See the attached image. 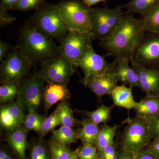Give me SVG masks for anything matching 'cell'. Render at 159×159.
Here are the masks:
<instances>
[{
    "mask_svg": "<svg viewBox=\"0 0 159 159\" xmlns=\"http://www.w3.org/2000/svg\"><path fill=\"white\" fill-rule=\"evenodd\" d=\"M146 32L142 20L135 18L129 13H124L112 32L100 40V46L108 56L115 59L130 60Z\"/></svg>",
    "mask_w": 159,
    "mask_h": 159,
    "instance_id": "6da1fadb",
    "label": "cell"
},
{
    "mask_svg": "<svg viewBox=\"0 0 159 159\" xmlns=\"http://www.w3.org/2000/svg\"><path fill=\"white\" fill-rule=\"evenodd\" d=\"M16 46L32 66H41L61 54L58 46L53 39L46 37L25 24L20 29Z\"/></svg>",
    "mask_w": 159,
    "mask_h": 159,
    "instance_id": "7a4b0ae2",
    "label": "cell"
},
{
    "mask_svg": "<svg viewBox=\"0 0 159 159\" xmlns=\"http://www.w3.org/2000/svg\"><path fill=\"white\" fill-rule=\"evenodd\" d=\"M25 24L46 37L60 42L70 31L60 15L57 4H50L46 1Z\"/></svg>",
    "mask_w": 159,
    "mask_h": 159,
    "instance_id": "3957f363",
    "label": "cell"
},
{
    "mask_svg": "<svg viewBox=\"0 0 159 159\" xmlns=\"http://www.w3.org/2000/svg\"><path fill=\"white\" fill-rule=\"evenodd\" d=\"M126 120L128 124L121 138V149L131 152L136 156L148 145L152 139L148 123L136 116L133 119L128 118Z\"/></svg>",
    "mask_w": 159,
    "mask_h": 159,
    "instance_id": "277c9868",
    "label": "cell"
},
{
    "mask_svg": "<svg viewBox=\"0 0 159 159\" xmlns=\"http://www.w3.org/2000/svg\"><path fill=\"white\" fill-rule=\"evenodd\" d=\"M57 4L60 15L70 31L90 32L89 7L79 0H65Z\"/></svg>",
    "mask_w": 159,
    "mask_h": 159,
    "instance_id": "5b68a950",
    "label": "cell"
},
{
    "mask_svg": "<svg viewBox=\"0 0 159 159\" xmlns=\"http://www.w3.org/2000/svg\"><path fill=\"white\" fill-rule=\"evenodd\" d=\"M123 14L121 6L114 9L90 7V32L94 39L100 40L110 34L116 27Z\"/></svg>",
    "mask_w": 159,
    "mask_h": 159,
    "instance_id": "8992f818",
    "label": "cell"
},
{
    "mask_svg": "<svg viewBox=\"0 0 159 159\" xmlns=\"http://www.w3.org/2000/svg\"><path fill=\"white\" fill-rule=\"evenodd\" d=\"M75 66L61 54L43 63L37 74L45 82L68 84L75 71Z\"/></svg>",
    "mask_w": 159,
    "mask_h": 159,
    "instance_id": "52a82bcc",
    "label": "cell"
},
{
    "mask_svg": "<svg viewBox=\"0 0 159 159\" xmlns=\"http://www.w3.org/2000/svg\"><path fill=\"white\" fill-rule=\"evenodd\" d=\"M32 66L26 57L15 48L9 51L6 59L3 60L0 67V80L2 84L21 82L29 74Z\"/></svg>",
    "mask_w": 159,
    "mask_h": 159,
    "instance_id": "ba28073f",
    "label": "cell"
},
{
    "mask_svg": "<svg viewBox=\"0 0 159 159\" xmlns=\"http://www.w3.org/2000/svg\"><path fill=\"white\" fill-rule=\"evenodd\" d=\"M94 39L90 32L70 31L58 46L60 53L74 65L93 46Z\"/></svg>",
    "mask_w": 159,
    "mask_h": 159,
    "instance_id": "9c48e42d",
    "label": "cell"
},
{
    "mask_svg": "<svg viewBox=\"0 0 159 159\" xmlns=\"http://www.w3.org/2000/svg\"><path fill=\"white\" fill-rule=\"evenodd\" d=\"M44 82L34 70L30 77L21 83L16 99L20 100L24 109L36 111L39 108L43 100Z\"/></svg>",
    "mask_w": 159,
    "mask_h": 159,
    "instance_id": "30bf717a",
    "label": "cell"
},
{
    "mask_svg": "<svg viewBox=\"0 0 159 159\" xmlns=\"http://www.w3.org/2000/svg\"><path fill=\"white\" fill-rule=\"evenodd\" d=\"M132 57L139 64L159 68V33L146 31Z\"/></svg>",
    "mask_w": 159,
    "mask_h": 159,
    "instance_id": "8fae6325",
    "label": "cell"
},
{
    "mask_svg": "<svg viewBox=\"0 0 159 159\" xmlns=\"http://www.w3.org/2000/svg\"><path fill=\"white\" fill-rule=\"evenodd\" d=\"M117 60L115 59L105 73L96 76L84 77L80 82L88 88L100 99L106 95H111L114 89L118 85L115 76Z\"/></svg>",
    "mask_w": 159,
    "mask_h": 159,
    "instance_id": "7c38bea8",
    "label": "cell"
},
{
    "mask_svg": "<svg viewBox=\"0 0 159 159\" xmlns=\"http://www.w3.org/2000/svg\"><path fill=\"white\" fill-rule=\"evenodd\" d=\"M107 56V54L102 56L97 54L92 46L74 65L81 69L84 77L100 75L105 73L111 66V63L105 59Z\"/></svg>",
    "mask_w": 159,
    "mask_h": 159,
    "instance_id": "4fadbf2b",
    "label": "cell"
},
{
    "mask_svg": "<svg viewBox=\"0 0 159 159\" xmlns=\"http://www.w3.org/2000/svg\"><path fill=\"white\" fill-rule=\"evenodd\" d=\"M24 108L19 100L1 106L0 125L1 128L10 133L23 124L25 115Z\"/></svg>",
    "mask_w": 159,
    "mask_h": 159,
    "instance_id": "5bb4252c",
    "label": "cell"
},
{
    "mask_svg": "<svg viewBox=\"0 0 159 159\" xmlns=\"http://www.w3.org/2000/svg\"><path fill=\"white\" fill-rule=\"evenodd\" d=\"M131 67L139 76L141 89L146 94L159 95V68L139 64L131 57Z\"/></svg>",
    "mask_w": 159,
    "mask_h": 159,
    "instance_id": "9a60e30c",
    "label": "cell"
},
{
    "mask_svg": "<svg viewBox=\"0 0 159 159\" xmlns=\"http://www.w3.org/2000/svg\"><path fill=\"white\" fill-rule=\"evenodd\" d=\"M67 84H61L48 83L45 86L43 94L44 110L47 113L51 107L60 101H66L70 97Z\"/></svg>",
    "mask_w": 159,
    "mask_h": 159,
    "instance_id": "2e32d148",
    "label": "cell"
},
{
    "mask_svg": "<svg viewBox=\"0 0 159 159\" xmlns=\"http://www.w3.org/2000/svg\"><path fill=\"white\" fill-rule=\"evenodd\" d=\"M134 109L136 116L148 123L159 115V95L146 94L143 99L137 102Z\"/></svg>",
    "mask_w": 159,
    "mask_h": 159,
    "instance_id": "e0dca14e",
    "label": "cell"
},
{
    "mask_svg": "<svg viewBox=\"0 0 159 159\" xmlns=\"http://www.w3.org/2000/svg\"><path fill=\"white\" fill-rule=\"evenodd\" d=\"M117 60L115 70V76L118 82L123 83L130 87L141 89L139 76L134 69L129 67L130 60L127 58H120Z\"/></svg>",
    "mask_w": 159,
    "mask_h": 159,
    "instance_id": "ac0fdd59",
    "label": "cell"
},
{
    "mask_svg": "<svg viewBox=\"0 0 159 159\" xmlns=\"http://www.w3.org/2000/svg\"><path fill=\"white\" fill-rule=\"evenodd\" d=\"M28 132L24 126H21L9 133L6 138V142L19 159H27L26 151L29 147Z\"/></svg>",
    "mask_w": 159,
    "mask_h": 159,
    "instance_id": "d6986e66",
    "label": "cell"
},
{
    "mask_svg": "<svg viewBox=\"0 0 159 159\" xmlns=\"http://www.w3.org/2000/svg\"><path fill=\"white\" fill-rule=\"evenodd\" d=\"M113 100L114 105L130 110L134 109L137 102L135 101L131 87L125 84L117 85L111 94Z\"/></svg>",
    "mask_w": 159,
    "mask_h": 159,
    "instance_id": "ffe728a7",
    "label": "cell"
},
{
    "mask_svg": "<svg viewBox=\"0 0 159 159\" xmlns=\"http://www.w3.org/2000/svg\"><path fill=\"white\" fill-rule=\"evenodd\" d=\"M81 127L77 130L78 139L83 145H95L101 128L89 119H83L80 122Z\"/></svg>",
    "mask_w": 159,
    "mask_h": 159,
    "instance_id": "44dd1931",
    "label": "cell"
},
{
    "mask_svg": "<svg viewBox=\"0 0 159 159\" xmlns=\"http://www.w3.org/2000/svg\"><path fill=\"white\" fill-rule=\"evenodd\" d=\"M159 3V0H132L122 7L127 9V13H137L142 16L153 9Z\"/></svg>",
    "mask_w": 159,
    "mask_h": 159,
    "instance_id": "7402d4cb",
    "label": "cell"
},
{
    "mask_svg": "<svg viewBox=\"0 0 159 159\" xmlns=\"http://www.w3.org/2000/svg\"><path fill=\"white\" fill-rule=\"evenodd\" d=\"M51 140L66 145L76 143L78 139L77 130L74 128L61 125L60 128L52 132Z\"/></svg>",
    "mask_w": 159,
    "mask_h": 159,
    "instance_id": "603a6c76",
    "label": "cell"
},
{
    "mask_svg": "<svg viewBox=\"0 0 159 159\" xmlns=\"http://www.w3.org/2000/svg\"><path fill=\"white\" fill-rule=\"evenodd\" d=\"M117 128V125L111 126L104 124L101 125L95 144L98 150H102L115 142L114 139L116 134Z\"/></svg>",
    "mask_w": 159,
    "mask_h": 159,
    "instance_id": "cb8c5ba5",
    "label": "cell"
},
{
    "mask_svg": "<svg viewBox=\"0 0 159 159\" xmlns=\"http://www.w3.org/2000/svg\"><path fill=\"white\" fill-rule=\"evenodd\" d=\"M28 115L25 116L23 126L29 131L34 130L40 133L42 130L43 123L46 118V116L38 113L33 110H28Z\"/></svg>",
    "mask_w": 159,
    "mask_h": 159,
    "instance_id": "d4e9b609",
    "label": "cell"
},
{
    "mask_svg": "<svg viewBox=\"0 0 159 159\" xmlns=\"http://www.w3.org/2000/svg\"><path fill=\"white\" fill-rule=\"evenodd\" d=\"M113 107L107 106L102 104L100 107L94 111H83V113L88 119L97 125L106 124L111 118V113Z\"/></svg>",
    "mask_w": 159,
    "mask_h": 159,
    "instance_id": "484cf974",
    "label": "cell"
},
{
    "mask_svg": "<svg viewBox=\"0 0 159 159\" xmlns=\"http://www.w3.org/2000/svg\"><path fill=\"white\" fill-rule=\"evenodd\" d=\"M21 82L5 83L0 87L1 103L11 102L17 98L19 92Z\"/></svg>",
    "mask_w": 159,
    "mask_h": 159,
    "instance_id": "4316f807",
    "label": "cell"
},
{
    "mask_svg": "<svg viewBox=\"0 0 159 159\" xmlns=\"http://www.w3.org/2000/svg\"><path fill=\"white\" fill-rule=\"evenodd\" d=\"M57 107L59 110L61 125L74 128L75 125L80 123L74 118L73 111L66 101H61Z\"/></svg>",
    "mask_w": 159,
    "mask_h": 159,
    "instance_id": "83f0119b",
    "label": "cell"
},
{
    "mask_svg": "<svg viewBox=\"0 0 159 159\" xmlns=\"http://www.w3.org/2000/svg\"><path fill=\"white\" fill-rule=\"evenodd\" d=\"M141 20L146 31L159 33V3Z\"/></svg>",
    "mask_w": 159,
    "mask_h": 159,
    "instance_id": "f1b7e54d",
    "label": "cell"
},
{
    "mask_svg": "<svg viewBox=\"0 0 159 159\" xmlns=\"http://www.w3.org/2000/svg\"><path fill=\"white\" fill-rule=\"evenodd\" d=\"M29 159H51L49 144L41 141L34 143L29 152Z\"/></svg>",
    "mask_w": 159,
    "mask_h": 159,
    "instance_id": "f546056e",
    "label": "cell"
},
{
    "mask_svg": "<svg viewBox=\"0 0 159 159\" xmlns=\"http://www.w3.org/2000/svg\"><path fill=\"white\" fill-rule=\"evenodd\" d=\"M60 125H61V121L59 110L57 107L54 111L45 119L42 130L39 133L41 136L44 137L47 134L52 132L55 127Z\"/></svg>",
    "mask_w": 159,
    "mask_h": 159,
    "instance_id": "4dcf8cb0",
    "label": "cell"
},
{
    "mask_svg": "<svg viewBox=\"0 0 159 159\" xmlns=\"http://www.w3.org/2000/svg\"><path fill=\"white\" fill-rule=\"evenodd\" d=\"M51 159H66L72 151L67 145L50 140L48 142Z\"/></svg>",
    "mask_w": 159,
    "mask_h": 159,
    "instance_id": "1f68e13d",
    "label": "cell"
},
{
    "mask_svg": "<svg viewBox=\"0 0 159 159\" xmlns=\"http://www.w3.org/2000/svg\"><path fill=\"white\" fill-rule=\"evenodd\" d=\"M44 2H45V0H20L11 10H17L23 11L36 10Z\"/></svg>",
    "mask_w": 159,
    "mask_h": 159,
    "instance_id": "d6a6232c",
    "label": "cell"
},
{
    "mask_svg": "<svg viewBox=\"0 0 159 159\" xmlns=\"http://www.w3.org/2000/svg\"><path fill=\"white\" fill-rule=\"evenodd\" d=\"M83 145L80 150L79 159H97L99 157L98 149L95 145Z\"/></svg>",
    "mask_w": 159,
    "mask_h": 159,
    "instance_id": "836d02e7",
    "label": "cell"
},
{
    "mask_svg": "<svg viewBox=\"0 0 159 159\" xmlns=\"http://www.w3.org/2000/svg\"><path fill=\"white\" fill-rule=\"evenodd\" d=\"M118 142H115L112 144L108 145L101 150H98L99 156L105 158L106 159H118L119 151Z\"/></svg>",
    "mask_w": 159,
    "mask_h": 159,
    "instance_id": "e575fe53",
    "label": "cell"
},
{
    "mask_svg": "<svg viewBox=\"0 0 159 159\" xmlns=\"http://www.w3.org/2000/svg\"><path fill=\"white\" fill-rule=\"evenodd\" d=\"M16 18L12 16L8 11L0 7V27L1 28L10 25L15 21Z\"/></svg>",
    "mask_w": 159,
    "mask_h": 159,
    "instance_id": "d590c367",
    "label": "cell"
},
{
    "mask_svg": "<svg viewBox=\"0 0 159 159\" xmlns=\"http://www.w3.org/2000/svg\"><path fill=\"white\" fill-rule=\"evenodd\" d=\"M148 125L152 139L159 138V115L151 120Z\"/></svg>",
    "mask_w": 159,
    "mask_h": 159,
    "instance_id": "8d00e7d4",
    "label": "cell"
},
{
    "mask_svg": "<svg viewBox=\"0 0 159 159\" xmlns=\"http://www.w3.org/2000/svg\"><path fill=\"white\" fill-rule=\"evenodd\" d=\"M145 148L154 157L159 159V138L154 139Z\"/></svg>",
    "mask_w": 159,
    "mask_h": 159,
    "instance_id": "74e56055",
    "label": "cell"
},
{
    "mask_svg": "<svg viewBox=\"0 0 159 159\" xmlns=\"http://www.w3.org/2000/svg\"><path fill=\"white\" fill-rule=\"evenodd\" d=\"M15 47L11 46V45L4 42L2 41H0V61H2L3 58L6 57L7 54L9 53V50H12Z\"/></svg>",
    "mask_w": 159,
    "mask_h": 159,
    "instance_id": "f35d334b",
    "label": "cell"
},
{
    "mask_svg": "<svg viewBox=\"0 0 159 159\" xmlns=\"http://www.w3.org/2000/svg\"><path fill=\"white\" fill-rule=\"evenodd\" d=\"M19 1L20 0H1L0 7L9 11L11 10Z\"/></svg>",
    "mask_w": 159,
    "mask_h": 159,
    "instance_id": "ab89813d",
    "label": "cell"
},
{
    "mask_svg": "<svg viewBox=\"0 0 159 159\" xmlns=\"http://www.w3.org/2000/svg\"><path fill=\"white\" fill-rule=\"evenodd\" d=\"M135 159H157L154 157L146 148L140 151L136 156Z\"/></svg>",
    "mask_w": 159,
    "mask_h": 159,
    "instance_id": "60d3db41",
    "label": "cell"
},
{
    "mask_svg": "<svg viewBox=\"0 0 159 159\" xmlns=\"http://www.w3.org/2000/svg\"><path fill=\"white\" fill-rule=\"evenodd\" d=\"M135 157L131 152L121 149L119 151L118 159H135Z\"/></svg>",
    "mask_w": 159,
    "mask_h": 159,
    "instance_id": "b9f144b4",
    "label": "cell"
},
{
    "mask_svg": "<svg viewBox=\"0 0 159 159\" xmlns=\"http://www.w3.org/2000/svg\"><path fill=\"white\" fill-rule=\"evenodd\" d=\"M0 159H15L12 155L8 151L3 148L0 150Z\"/></svg>",
    "mask_w": 159,
    "mask_h": 159,
    "instance_id": "7bdbcfd3",
    "label": "cell"
},
{
    "mask_svg": "<svg viewBox=\"0 0 159 159\" xmlns=\"http://www.w3.org/2000/svg\"><path fill=\"white\" fill-rule=\"evenodd\" d=\"M106 1V0H82L83 2L89 8H90L91 6H93L97 3L100 2H105Z\"/></svg>",
    "mask_w": 159,
    "mask_h": 159,
    "instance_id": "ee69618b",
    "label": "cell"
},
{
    "mask_svg": "<svg viewBox=\"0 0 159 159\" xmlns=\"http://www.w3.org/2000/svg\"><path fill=\"white\" fill-rule=\"evenodd\" d=\"M80 147L81 146H79L75 150L72 151L66 159H79V152Z\"/></svg>",
    "mask_w": 159,
    "mask_h": 159,
    "instance_id": "f6af8a7d",
    "label": "cell"
},
{
    "mask_svg": "<svg viewBox=\"0 0 159 159\" xmlns=\"http://www.w3.org/2000/svg\"><path fill=\"white\" fill-rule=\"evenodd\" d=\"M97 159H106L105 158L103 157H102V156H99V157H98V158Z\"/></svg>",
    "mask_w": 159,
    "mask_h": 159,
    "instance_id": "bcb514c9",
    "label": "cell"
}]
</instances>
